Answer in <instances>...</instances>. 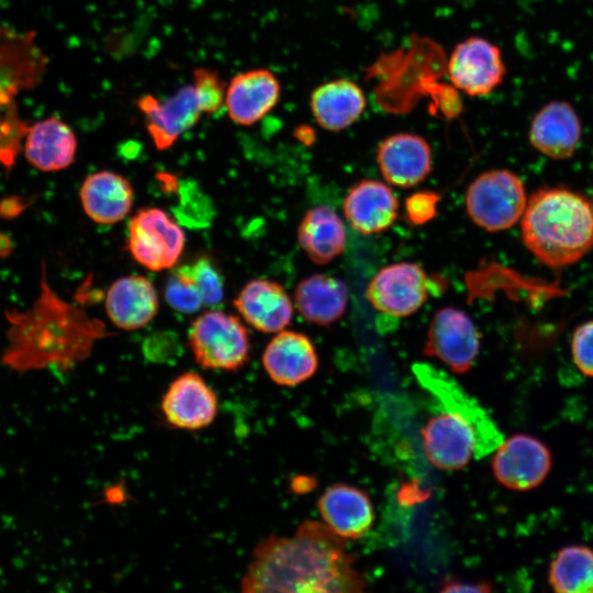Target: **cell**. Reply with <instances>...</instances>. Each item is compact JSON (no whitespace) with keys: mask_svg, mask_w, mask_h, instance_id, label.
<instances>
[{"mask_svg":"<svg viewBox=\"0 0 593 593\" xmlns=\"http://www.w3.org/2000/svg\"><path fill=\"white\" fill-rule=\"evenodd\" d=\"M346 539L325 523L306 519L291 537L259 541L240 580L245 593H354L366 582L346 550Z\"/></svg>","mask_w":593,"mask_h":593,"instance_id":"cell-1","label":"cell"},{"mask_svg":"<svg viewBox=\"0 0 593 593\" xmlns=\"http://www.w3.org/2000/svg\"><path fill=\"white\" fill-rule=\"evenodd\" d=\"M7 343L0 362L16 373L44 369L67 371L87 359L94 344L111 335L105 324L64 300L47 279L41 264L40 292L23 311L4 312Z\"/></svg>","mask_w":593,"mask_h":593,"instance_id":"cell-2","label":"cell"},{"mask_svg":"<svg viewBox=\"0 0 593 593\" xmlns=\"http://www.w3.org/2000/svg\"><path fill=\"white\" fill-rule=\"evenodd\" d=\"M413 371L441 407L422 429L428 461L440 470L452 471L465 468L471 458L493 454L504 436L484 407L440 369L415 363Z\"/></svg>","mask_w":593,"mask_h":593,"instance_id":"cell-3","label":"cell"},{"mask_svg":"<svg viewBox=\"0 0 593 593\" xmlns=\"http://www.w3.org/2000/svg\"><path fill=\"white\" fill-rule=\"evenodd\" d=\"M521 230L539 262L555 269L571 266L593 248V205L571 189L540 188L528 198Z\"/></svg>","mask_w":593,"mask_h":593,"instance_id":"cell-4","label":"cell"},{"mask_svg":"<svg viewBox=\"0 0 593 593\" xmlns=\"http://www.w3.org/2000/svg\"><path fill=\"white\" fill-rule=\"evenodd\" d=\"M46 58L33 34H18L0 27V165L9 176L22 152L29 125L20 119L15 97L37 83Z\"/></svg>","mask_w":593,"mask_h":593,"instance_id":"cell-5","label":"cell"},{"mask_svg":"<svg viewBox=\"0 0 593 593\" xmlns=\"http://www.w3.org/2000/svg\"><path fill=\"white\" fill-rule=\"evenodd\" d=\"M527 195L522 179L508 169L480 174L466 192V210L471 221L486 232L511 228L523 216Z\"/></svg>","mask_w":593,"mask_h":593,"instance_id":"cell-6","label":"cell"},{"mask_svg":"<svg viewBox=\"0 0 593 593\" xmlns=\"http://www.w3.org/2000/svg\"><path fill=\"white\" fill-rule=\"evenodd\" d=\"M197 363L210 370L237 371L249 359V334L240 320L212 310L197 317L188 332Z\"/></svg>","mask_w":593,"mask_h":593,"instance_id":"cell-7","label":"cell"},{"mask_svg":"<svg viewBox=\"0 0 593 593\" xmlns=\"http://www.w3.org/2000/svg\"><path fill=\"white\" fill-rule=\"evenodd\" d=\"M184 244L181 226L161 209H141L130 221L127 249L139 265L152 271L174 268Z\"/></svg>","mask_w":593,"mask_h":593,"instance_id":"cell-8","label":"cell"},{"mask_svg":"<svg viewBox=\"0 0 593 593\" xmlns=\"http://www.w3.org/2000/svg\"><path fill=\"white\" fill-rule=\"evenodd\" d=\"M552 454L539 438L518 433L493 451L492 472L506 489L527 492L541 485L552 469Z\"/></svg>","mask_w":593,"mask_h":593,"instance_id":"cell-9","label":"cell"},{"mask_svg":"<svg viewBox=\"0 0 593 593\" xmlns=\"http://www.w3.org/2000/svg\"><path fill=\"white\" fill-rule=\"evenodd\" d=\"M447 74L459 91L470 97H485L503 83L506 65L496 44L482 36H470L452 49Z\"/></svg>","mask_w":593,"mask_h":593,"instance_id":"cell-10","label":"cell"},{"mask_svg":"<svg viewBox=\"0 0 593 593\" xmlns=\"http://www.w3.org/2000/svg\"><path fill=\"white\" fill-rule=\"evenodd\" d=\"M434 282L415 262H396L382 268L369 282L366 296L379 312L403 317L418 311L434 293Z\"/></svg>","mask_w":593,"mask_h":593,"instance_id":"cell-11","label":"cell"},{"mask_svg":"<svg viewBox=\"0 0 593 593\" xmlns=\"http://www.w3.org/2000/svg\"><path fill=\"white\" fill-rule=\"evenodd\" d=\"M481 335L471 317L462 310L444 307L433 316L424 354L435 357L455 373H465L474 363Z\"/></svg>","mask_w":593,"mask_h":593,"instance_id":"cell-12","label":"cell"},{"mask_svg":"<svg viewBox=\"0 0 593 593\" xmlns=\"http://www.w3.org/2000/svg\"><path fill=\"white\" fill-rule=\"evenodd\" d=\"M136 105L145 118V125L154 145L159 150L171 147L203 114L192 85L181 87L163 101L150 94L142 96Z\"/></svg>","mask_w":593,"mask_h":593,"instance_id":"cell-13","label":"cell"},{"mask_svg":"<svg viewBox=\"0 0 593 593\" xmlns=\"http://www.w3.org/2000/svg\"><path fill=\"white\" fill-rule=\"evenodd\" d=\"M217 411L216 393L193 371L183 372L172 380L161 400V412L167 423L184 430H199L209 426Z\"/></svg>","mask_w":593,"mask_h":593,"instance_id":"cell-14","label":"cell"},{"mask_svg":"<svg viewBox=\"0 0 593 593\" xmlns=\"http://www.w3.org/2000/svg\"><path fill=\"white\" fill-rule=\"evenodd\" d=\"M281 96L280 81L267 68L237 74L226 86L224 108L236 124L249 126L264 119Z\"/></svg>","mask_w":593,"mask_h":593,"instance_id":"cell-15","label":"cell"},{"mask_svg":"<svg viewBox=\"0 0 593 593\" xmlns=\"http://www.w3.org/2000/svg\"><path fill=\"white\" fill-rule=\"evenodd\" d=\"M377 161L387 182L411 188L432 171V149L421 135L401 132L389 135L379 145Z\"/></svg>","mask_w":593,"mask_h":593,"instance_id":"cell-16","label":"cell"},{"mask_svg":"<svg viewBox=\"0 0 593 593\" xmlns=\"http://www.w3.org/2000/svg\"><path fill=\"white\" fill-rule=\"evenodd\" d=\"M582 125L574 108L567 101L552 100L534 115L528 141L540 154L552 159H568L578 148Z\"/></svg>","mask_w":593,"mask_h":593,"instance_id":"cell-17","label":"cell"},{"mask_svg":"<svg viewBox=\"0 0 593 593\" xmlns=\"http://www.w3.org/2000/svg\"><path fill=\"white\" fill-rule=\"evenodd\" d=\"M262 365L275 383L295 387L316 372L318 358L305 334L282 329L265 348Z\"/></svg>","mask_w":593,"mask_h":593,"instance_id":"cell-18","label":"cell"},{"mask_svg":"<svg viewBox=\"0 0 593 593\" xmlns=\"http://www.w3.org/2000/svg\"><path fill=\"white\" fill-rule=\"evenodd\" d=\"M78 142L72 128L57 116L29 125L23 139L27 163L43 172L60 171L75 163Z\"/></svg>","mask_w":593,"mask_h":593,"instance_id":"cell-19","label":"cell"},{"mask_svg":"<svg viewBox=\"0 0 593 593\" xmlns=\"http://www.w3.org/2000/svg\"><path fill=\"white\" fill-rule=\"evenodd\" d=\"M324 523L345 539H358L373 524V507L369 495L361 489L335 483L328 486L317 501Z\"/></svg>","mask_w":593,"mask_h":593,"instance_id":"cell-20","label":"cell"},{"mask_svg":"<svg viewBox=\"0 0 593 593\" xmlns=\"http://www.w3.org/2000/svg\"><path fill=\"white\" fill-rule=\"evenodd\" d=\"M399 202L389 186L365 179L354 184L343 203L350 226L363 235L377 234L390 227L398 216Z\"/></svg>","mask_w":593,"mask_h":593,"instance_id":"cell-21","label":"cell"},{"mask_svg":"<svg viewBox=\"0 0 593 593\" xmlns=\"http://www.w3.org/2000/svg\"><path fill=\"white\" fill-rule=\"evenodd\" d=\"M107 315L120 329L135 331L148 325L158 311L153 283L138 275L116 279L105 294Z\"/></svg>","mask_w":593,"mask_h":593,"instance_id":"cell-22","label":"cell"},{"mask_svg":"<svg viewBox=\"0 0 593 593\" xmlns=\"http://www.w3.org/2000/svg\"><path fill=\"white\" fill-rule=\"evenodd\" d=\"M234 306L244 321L262 333H278L292 318L293 305L284 289L267 279H254L245 284Z\"/></svg>","mask_w":593,"mask_h":593,"instance_id":"cell-23","label":"cell"},{"mask_svg":"<svg viewBox=\"0 0 593 593\" xmlns=\"http://www.w3.org/2000/svg\"><path fill=\"white\" fill-rule=\"evenodd\" d=\"M86 215L97 224L112 225L122 221L133 205V188L120 174L100 170L85 178L79 191Z\"/></svg>","mask_w":593,"mask_h":593,"instance_id":"cell-24","label":"cell"},{"mask_svg":"<svg viewBox=\"0 0 593 593\" xmlns=\"http://www.w3.org/2000/svg\"><path fill=\"white\" fill-rule=\"evenodd\" d=\"M361 87L347 78L326 81L310 96V109L316 123L324 130L340 132L360 119L366 109Z\"/></svg>","mask_w":593,"mask_h":593,"instance_id":"cell-25","label":"cell"},{"mask_svg":"<svg viewBox=\"0 0 593 593\" xmlns=\"http://www.w3.org/2000/svg\"><path fill=\"white\" fill-rule=\"evenodd\" d=\"M294 303L305 321L320 326H328L346 313L348 288L338 278L315 273L298 283Z\"/></svg>","mask_w":593,"mask_h":593,"instance_id":"cell-26","label":"cell"},{"mask_svg":"<svg viewBox=\"0 0 593 593\" xmlns=\"http://www.w3.org/2000/svg\"><path fill=\"white\" fill-rule=\"evenodd\" d=\"M298 242L313 262L324 265L345 250L346 228L332 208L317 205L307 210L302 217Z\"/></svg>","mask_w":593,"mask_h":593,"instance_id":"cell-27","label":"cell"},{"mask_svg":"<svg viewBox=\"0 0 593 593\" xmlns=\"http://www.w3.org/2000/svg\"><path fill=\"white\" fill-rule=\"evenodd\" d=\"M547 580L557 593H593V548L581 544L560 548L549 562Z\"/></svg>","mask_w":593,"mask_h":593,"instance_id":"cell-28","label":"cell"},{"mask_svg":"<svg viewBox=\"0 0 593 593\" xmlns=\"http://www.w3.org/2000/svg\"><path fill=\"white\" fill-rule=\"evenodd\" d=\"M178 189L179 203L176 214L179 222L190 227L206 226L213 216L209 198L191 181L182 182Z\"/></svg>","mask_w":593,"mask_h":593,"instance_id":"cell-29","label":"cell"},{"mask_svg":"<svg viewBox=\"0 0 593 593\" xmlns=\"http://www.w3.org/2000/svg\"><path fill=\"white\" fill-rule=\"evenodd\" d=\"M165 300L175 311L186 314L199 311L204 304L198 288L181 266L166 282Z\"/></svg>","mask_w":593,"mask_h":593,"instance_id":"cell-30","label":"cell"},{"mask_svg":"<svg viewBox=\"0 0 593 593\" xmlns=\"http://www.w3.org/2000/svg\"><path fill=\"white\" fill-rule=\"evenodd\" d=\"M191 85L203 113L212 114L224 108L227 85L215 70L206 67L195 68Z\"/></svg>","mask_w":593,"mask_h":593,"instance_id":"cell-31","label":"cell"},{"mask_svg":"<svg viewBox=\"0 0 593 593\" xmlns=\"http://www.w3.org/2000/svg\"><path fill=\"white\" fill-rule=\"evenodd\" d=\"M181 267L194 282L204 304L210 306L220 304L224 295V282L220 271L209 258H199Z\"/></svg>","mask_w":593,"mask_h":593,"instance_id":"cell-32","label":"cell"},{"mask_svg":"<svg viewBox=\"0 0 593 593\" xmlns=\"http://www.w3.org/2000/svg\"><path fill=\"white\" fill-rule=\"evenodd\" d=\"M570 349L578 370L585 377L593 378V320L583 322L574 328Z\"/></svg>","mask_w":593,"mask_h":593,"instance_id":"cell-33","label":"cell"},{"mask_svg":"<svg viewBox=\"0 0 593 593\" xmlns=\"http://www.w3.org/2000/svg\"><path fill=\"white\" fill-rule=\"evenodd\" d=\"M440 194L432 190L412 193L405 200L404 215L412 225H423L437 215Z\"/></svg>","mask_w":593,"mask_h":593,"instance_id":"cell-34","label":"cell"},{"mask_svg":"<svg viewBox=\"0 0 593 593\" xmlns=\"http://www.w3.org/2000/svg\"><path fill=\"white\" fill-rule=\"evenodd\" d=\"M146 358L156 362H165L178 357L180 340L171 331H159L150 334L143 344Z\"/></svg>","mask_w":593,"mask_h":593,"instance_id":"cell-35","label":"cell"},{"mask_svg":"<svg viewBox=\"0 0 593 593\" xmlns=\"http://www.w3.org/2000/svg\"><path fill=\"white\" fill-rule=\"evenodd\" d=\"M35 197L32 195H7L0 199V219L12 221L22 215L34 202Z\"/></svg>","mask_w":593,"mask_h":593,"instance_id":"cell-36","label":"cell"},{"mask_svg":"<svg viewBox=\"0 0 593 593\" xmlns=\"http://www.w3.org/2000/svg\"><path fill=\"white\" fill-rule=\"evenodd\" d=\"M491 584L485 581L479 582H468L457 579L445 580L439 591L443 593H454V592H490Z\"/></svg>","mask_w":593,"mask_h":593,"instance_id":"cell-37","label":"cell"},{"mask_svg":"<svg viewBox=\"0 0 593 593\" xmlns=\"http://www.w3.org/2000/svg\"><path fill=\"white\" fill-rule=\"evenodd\" d=\"M13 251V243L9 235L0 232V258H7Z\"/></svg>","mask_w":593,"mask_h":593,"instance_id":"cell-38","label":"cell"},{"mask_svg":"<svg viewBox=\"0 0 593 593\" xmlns=\"http://www.w3.org/2000/svg\"><path fill=\"white\" fill-rule=\"evenodd\" d=\"M592 205H593V203H592Z\"/></svg>","mask_w":593,"mask_h":593,"instance_id":"cell-39","label":"cell"}]
</instances>
